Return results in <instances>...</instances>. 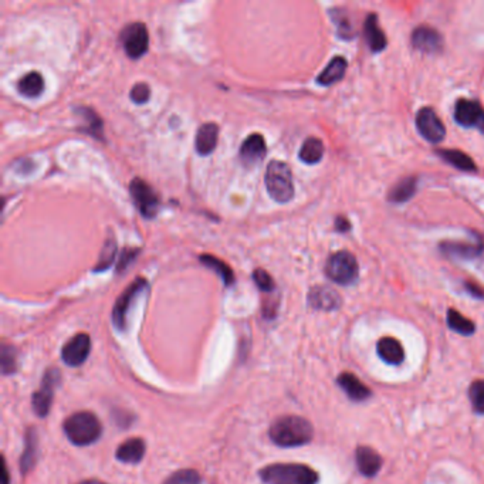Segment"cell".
<instances>
[{
	"label": "cell",
	"instance_id": "f35d334b",
	"mask_svg": "<svg viewBox=\"0 0 484 484\" xmlns=\"http://www.w3.org/2000/svg\"><path fill=\"white\" fill-rule=\"evenodd\" d=\"M138 253H140V248H127V250H124L122 254H121V258H120L117 271L121 273L124 268H127V267L135 260V257L138 256Z\"/></svg>",
	"mask_w": 484,
	"mask_h": 484
},
{
	"label": "cell",
	"instance_id": "4fadbf2b",
	"mask_svg": "<svg viewBox=\"0 0 484 484\" xmlns=\"http://www.w3.org/2000/svg\"><path fill=\"white\" fill-rule=\"evenodd\" d=\"M308 304L315 310L332 311L341 305V297L331 287L317 285L308 293Z\"/></svg>",
	"mask_w": 484,
	"mask_h": 484
},
{
	"label": "cell",
	"instance_id": "6da1fadb",
	"mask_svg": "<svg viewBox=\"0 0 484 484\" xmlns=\"http://www.w3.org/2000/svg\"><path fill=\"white\" fill-rule=\"evenodd\" d=\"M268 435L280 448H297L307 445L312 439L314 429L304 418L283 416L271 425Z\"/></svg>",
	"mask_w": 484,
	"mask_h": 484
},
{
	"label": "cell",
	"instance_id": "cb8c5ba5",
	"mask_svg": "<svg viewBox=\"0 0 484 484\" xmlns=\"http://www.w3.org/2000/svg\"><path fill=\"white\" fill-rule=\"evenodd\" d=\"M322 155H324V145L318 138H314V137L307 138L304 141V144L301 145L300 154H298L300 159L308 165L318 164Z\"/></svg>",
	"mask_w": 484,
	"mask_h": 484
},
{
	"label": "cell",
	"instance_id": "f1b7e54d",
	"mask_svg": "<svg viewBox=\"0 0 484 484\" xmlns=\"http://www.w3.org/2000/svg\"><path fill=\"white\" fill-rule=\"evenodd\" d=\"M448 325L453 331H456V332H459L462 335H472L475 332V330H476L475 322L470 321L469 318H466L463 314H461L456 310H449L448 311Z\"/></svg>",
	"mask_w": 484,
	"mask_h": 484
},
{
	"label": "cell",
	"instance_id": "484cf974",
	"mask_svg": "<svg viewBox=\"0 0 484 484\" xmlns=\"http://www.w3.org/2000/svg\"><path fill=\"white\" fill-rule=\"evenodd\" d=\"M37 458V436L36 431L28 429L26 433V443H24V453L21 456L20 469L21 473L30 472V469L34 466Z\"/></svg>",
	"mask_w": 484,
	"mask_h": 484
},
{
	"label": "cell",
	"instance_id": "30bf717a",
	"mask_svg": "<svg viewBox=\"0 0 484 484\" xmlns=\"http://www.w3.org/2000/svg\"><path fill=\"white\" fill-rule=\"evenodd\" d=\"M416 127L421 135L432 142L438 144L443 141L446 135V130L438 114L432 108H422L416 115Z\"/></svg>",
	"mask_w": 484,
	"mask_h": 484
},
{
	"label": "cell",
	"instance_id": "277c9868",
	"mask_svg": "<svg viewBox=\"0 0 484 484\" xmlns=\"http://www.w3.org/2000/svg\"><path fill=\"white\" fill-rule=\"evenodd\" d=\"M265 188L268 195L278 204H287L294 196L293 174L290 167L281 161H271L265 169Z\"/></svg>",
	"mask_w": 484,
	"mask_h": 484
},
{
	"label": "cell",
	"instance_id": "44dd1931",
	"mask_svg": "<svg viewBox=\"0 0 484 484\" xmlns=\"http://www.w3.org/2000/svg\"><path fill=\"white\" fill-rule=\"evenodd\" d=\"M365 37L369 48L374 53H379L386 47V37L378 26V19L375 14H369L365 21Z\"/></svg>",
	"mask_w": 484,
	"mask_h": 484
},
{
	"label": "cell",
	"instance_id": "8992f818",
	"mask_svg": "<svg viewBox=\"0 0 484 484\" xmlns=\"http://www.w3.org/2000/svg\"><path fill=\"white\" fill-rule=\"evenodd\" d=\"M124 50L130 58H140L148 51L149 36L144 23L134 21L128 24L121 33Z\"/></svg>",
	"mask_w": 484,
	"mask_h": 484
},
{
	"label": "cell",
	"instance_id": "7402d4cb",
	"mask_svg": "<svg viewBox=\"0 0 484 484\" xmlns=\"http://www.w3.org/2000/svg\"><path fill=\"white\" fill-rule=\"evenodd\" d=\"M347 71V60L341 56L334 57L330 64L322 70V73L317 77V83L321 85H331L340 81Z\"/></svg>",
	"mask_w": 484,
	"mask_h": 484
},
{
	"label": "cell",
	"instance_id": "8fae6325",
	"mask_svg": "<svg viewBox=\"0 0 484 484\" xmlns=\"http://www.w3.org/2000/svg\"><path fill=\"white\" fill-rule=\"evenodd\" d=\"M455 120L462 127L479 128L484 134V110L478 101L459 100L455 107Z\"/></svg>",
	"mask_w": 484,
	"mask_h": 484
},
{
	"label": "cell",
	"instance_id": "74e56055",
	"mask_svg": "<svg viewBox=\"0 0 484 484\" xmlns=\"http://www.w3.org/2000/svg\"><path fill=\"white\" fill-rule=\"evenodd\" d=\"M151 97V88L145 83H138L132 87L130 93V98L135 104H145Z\"/></svg>",
	"mask_w": 484,
	"mask_h": 484
},
{
	"label": "cell",
	"instance_id": "ffe728a7",
	"mask_svg": "<svg viewBox=\"0 0 484 484\" xmlns=\"http://www.w3.org/2000/svg\"><path fill=\"white\" fill-rule=\"evenodd\" d=\"M145 455V442L134 438L122 443L117 451V459L124 463H140Z\"/></svg>",
	"mask_w": 484,
	"mask_h": 484
},
{
	"label": "cell",
	"instance_id": "d6986e66",
	"mask_svg": "<svg viewBox=\"0 0 484 484\" xmlns=\"http://www.w3.org/2000/svg\"><path fill=\"white\" fill-rule=\"evenodd\" d=\"M377 349H378V355L386 364L399 365L405 359V351H404L402 344L392 337H384L382 340H379Z\"/></svg>",
	"mask_w": 484,
	"mask_h": 484
},
{
	"label": "cell",
	"instance_id": "9c48e42d",
	"mask_svg": "<svg viewBox=\"0 0 484 484\" xmlns=\"http://www.w3.org/2000/svg\"><path fill=\"white\" fill-rule=\"evenodd\" d=\"M148 283L145 278L138 277L137 280H134L131 283V285L121 294V297L117 300L114 310H112V322L118 330H124L125 324H127V315L131 310V305L134 302V300L137 298V295L147 288Z\"/></svg>",
	"mask_w": 484,
	"mask_h": 484
},
{
	"label": "cell",
	"instance_id": "836d02e7",
	"mask_svg": "<svg viewBox=\"0 0 484 484\" xmlns=\"http://www.w3.org/2000/svg\"><path fill=\"white\" fill-rule=\"evenodd\" d=\"M165 484H202L201 476L195 470H179L174 473Z\"/></svg>",
	"mask_w": 484,
	"mask_h": 484
},
{
	"label": "cell",
	"instance_id": "d4e9b609",
	"mask_svg": "<svg viewBox=\"0 0 484 484\" xmlns=\"http://www.w3.org/2000/svg\"><path fill=\"white\" fill-rule=\"evenodd\" d=\"M199 260H201V263H202L204 265H206V267H209L211 270L216 271V273L221 275V278L223 280V283H225L226 285H232V284L235 283L233 270H232L225 261H222L221 258H218V257H215V256H211V254H202V256L199 257Z\"/></svg>",
	"mask_w": 484,
	"mask_h": 484
},
{
	"label": "cell",
	"instance_id": "b9f144b4",
	"mask_svg": "<svg viewBox=\"0 0 484 484\" xmlns=\"http://www.w3.org/2000/svg\"><path fill=\"white\" fill-rule=\"evenodd\" d=\"M7 482H9L7 480V469H6V466H3V484H9Z\"/></svg>",
	"mask_w": 484,
	"mask_h": 484
},
{
	"label": "cell",
	"instance_id": "9a60e30c",
	"mask_svg": "<svg viewBox=\"0 0 484 484\" xmlns=\"http://www.w3.org/2000/svg\"><path fill=\"white\" fill-rule=\"evenodd\" d=\"M412 43L424 53H438L443 46V38L435 28L421 26L414 31Z\"/></svg>",
	"mask_w": 484,
	"mask_h": 484
},
{
	"label": "cell",
	"instance_id": "e0dca14e",
	"mask_svg": "<svg viewBox=\"0 0 484 484\" xmlns=\"http://www.w3.org/2000/svg\"><path fill=\"white\" fill-rule=\"evenodd\" d=\"M355 461L361 475L367 478L375 476L382 466V458L372 448L368 446H361L357 449Z\"/></svg>",
	"mask_w": 484,
	"mask_h": 484
},
{
	"label": "cell",
	"instance_id": "ab89813d",
	"mask_svg": "<svg viewBox=\"0 0 484 484\" xmlns=\"http://www.w3.org/2000/svg\"><path fill=\"white\" fill-rule=\"evenodd\" d=\"M349 228H351V225H349L348 219H345V218H342V216H338V218H337V221H335V229H337L338 232H348Z\"/></svg>",
	"mask_w": 484,
	"mask_h": 484
},
{
	"label": "cell",
	"instance_id": "5bb4252c",
	"mask_svg": "<svg viewBox=\"0 0 484 484\" xmlns=\"http://www.w3.org/2000/svg\"><path fill=\"white\" fill-rule=\"evenodd\" d=\"M265 152H267V145H265L263 135L251 134L244 140L239 157L246 167H253L257 162L263 161V158L265 157Z\"/></svg>",
	"mask_w": 484,
	"mask_h": 484
},
{
	"label": "cell",
	"instance_id": "e575fe53",
	"mask_svg": "<svg viewBox=\"0 0 484 484\" xmlns=\"http://www.w3.org/2000/svg\"><path fill=\"white\" fill-rule=\"evenodd\" d=\"M331 16L334 19V24L338 28V36L342 38H351L352 37V27L347 19V16L344 13H341L340 10H332Z\"/></svg>",
	"mask_w": 484,
	"mask_h": 484
},
{
	"label": "cell",
	"instance_id": "1f68e13d",
	"mask_svg": "<svg viewBox=\"0 0 484 484\" xmlns=\"http://www.w3.org/2000/svg\"><path fill=\"white\" fill-rule=\"evenodd\" d=\"M443 251L456 254L461 257H475L482 251V244H465V243H446L442 244Z\"/></svg>",
	"mask_w": 484,
	"mask_h": 484
},
{
	"label": "cell",
	"instance_id": "4dcf8cb0",
	"mask_svg": "<svg viewBox=\"0 0 484 484\" xmlns=\"http://www.w3.org/2000/svg\"><path fill=\"white\" fill-rule=\"evenodd\" d=\"M78 112L84 117L85 120V128L87 132L91 134L95 138H102L104 137V127H102V121L100 120V117L90 108H78Z\"/></svg>",
	"mask_w": 484,
	"mask_h": 484
},
{
	"label": "cell",
	"instance_id": "2e32d148",
	"mask_svg": "<svg viewBox=\"0 0 484 484\" xmlns=\"http://www.w3.org/2000/svg\"><path fill=\"white\" fill-rule=\"evenodd\" d=\"M219 141V125L215 122L204 124L196 134L195 148L201 155H209L215 151Z\"/></svg>",
	"mask_w": 484,
	"mask_h": 484
},
{
	"label": "cell",
	"instance_id": "d590c367",
	"mask_svg": "<svg viewBox=\"0 0 484 484\" xmlns=\"http://www.w3.org/2000/svg\"><path fill=\"white\" fill-rule=\"evenodd\" d=\"M253 280H254L256 285H257L261 291H264V293H270V291H273L274 287H275V285H274L273 277H271L265 270H263V268L254 270V273H253Z\"/></svg>",
	"mask_w": 484,
	"mask_h": 484
},
{
	"label": "cell",
	"instance_id": "83f0119b",
	"mask_svg": "<svg viewBox=\"0 0 484 484\" xmlns=\"http://www.w3.org/2000/svg\"><path fill=\"white\" fill-rule=\"evenodd\" d=\"M416 178H405L402 179L392 191L389 195V201L394 204H404L409 201L415 192H416Z\"/></svg>",
	"mask_w": 484,
	"mask_h": 484
},
{
	"label": "cell",
	"instance_id": "52a82bcc",
	"mask_svg": "<svg viewBox=\"0 0 484 484\" xmlns=\"http://www.w3.org/2000/svg\"><path fill=\"white\" fill-rule=\"evenodd\" d=\"M130 192L144 218L151 219L157 215L159 208V198L145 181H142L141 178L132 179L130 185Z\"/></svg>",
	"mask_w": 484,
	"mask_h": 484
},
{
	"label": "cell",
	"instance_id": "d6a6232c",
	"mask_svg": "<svg viewBox=\"0 0 484 484\" xmlns=\"http://www.w3.org/2000/svg\"><path fill=\"white\" fill-rule=\"evenodd\" d=\"M469 398L473 405V409L478 414L484 415V379L475 381L469 388Z\"/></svg>",
	"mask_w": 484,
	"mask_h": 484
},
{
	"label": "cell",
	"instance_id": "7bdbcfd3",
	"mask_svg": "<svg viewBox=\"0 0 484 484\" xmlns=\"http://www.w3.org/2000/svg\"><path fill=\"white\" fill-rule=\"evenodd\" d=\"M80 484H105V483H102V482H98V480H85V482H83V483Z\"/></svg>",
	"mask_w": 484,
	"mask_h": 484
},
{
	"label": "cell",
	"instance_id": "8d00e7d4",
	"mask_svg": "<svg viewBox=\"0 0 484 484\" xmlns=\"http://www.w3.org/2000/svg\"><path fill=\"white\" fill-rule=\"evenodd\" d=\"M1 369L3 374H11L16 369V354L9 345L1 347Z\"/></svg>",
	"mask_w": 484,
	"mask_h": 484
},
{
	"label": "cell",
	"instance_id": "ac0fdd59",
	"mask_svg": "<svg viewBox=\"0 0 484 484\" xmlns=\"http://www.w3.org/2000/svg\"><path fill=\"white\" fill-rule=\"evenodd\" d=\"M337 382L347 396L355 402H362L371 396V391L354 374L344 372L338 377Z\"/></svg>",
	"mask_w": 484,
	"mask_h": 484
},
{
	"label": "cell",
	"instance_id": "f546056e",
	"mask_svg": "<svg viewBox=\"0 0 484 484\" xmlns=\"http://www.w3.org/2000/svg\"><path fill=\"white\" fill-rule=\"evenodd\" d=\"M115 254H117V241H115L114 236H110V238H107V241L101 248V253H100L98 261L94 267V271H104V270L110 268L114 263Z\"/></svg>",
	"mask_w": 484,
	"mask_h": 484
},
{
	"label": "cell",
	"instance_id": "7c38bea8",
	"mask_svg": "<svg viewBox=\"0 0 484 484\" xmlns=\"http://www.w3.org/2000/svg\"><path fill=\"white\" fill-rule=\"evenodd\" d=\"M91 351V340L87 334H77L73 337L61 351L63 361L70 367L81 365Z\"/></svg>",
	"mask_w": 484,
	"mask_h": 484
},
{
	"label": "cell",
	"instance_id": "603a6c76",
	"mask_svg": "<svg viewBox=\"0 0 484 484\" xmlns=\"http://www.w3.org/2000/svg\"><path fill=\"white\" fill-rule=\"evenodd\" d=\"M17 88L24 97H28V98L38 97L44 90L43 75L37 71H30L19 80Z\"/></svg>",
	"mask_w": 484,
	"mask_h": 484
},
{
	"label": "cell",
	"instance_id": "ba28073f",
	"mask_svg": "<svg viewBox=\"0 0 484 484\" xmlns=\"http://www.w3.org/2000/svg\"><path fill=\"white\" fill-rule=\"evenodd\" d=\"M58 381H60V372L57 369L51 368L44 374L41 386L38 388L37 392L33 394V398H31L33 411L37 414V416L44 418L50 412L53 396H54V389L58 385Z\"/></svg>",
	"mask_w": 484,
	"mask_h": 484
},
{
	"label": "cell",
	"instance_id": "5b68a950",
	"mask_svg": "<svg viewBox=\"0 0 484 484\" xmlns=\"http://www.w3.org/2000/svg\"><path fill=\"white\" fill-rule=\"evenodd\" d=\"M327 277L341 285L351 284L358 277V263L349 251H338L332 254L325 265Z\"/></svg>",
	"mask_w": 484,
	"mask_h": 484
},
{
	"label": "cell",
	"instance_id": "7a4b0ae2",
	"mask_svg": "<svg viewBox=\"0 0 484 484\" xmlns=\"http://www.w3.org/2000/svg\"><path fill=\"white\" fill-rule=\"evenodd\" d=\"M260 479L265 484H317L318 475L305 465L277 463L260 470Z\"/></svg>",
	"mask_w": 484,
	"mask_h": 484
},
{
	"label": "cell",
	"instance_id": "60d3db41",
	"mask_svg": "<svg viewBox=\"0 0 484 484\" xmlns=\"http://www.w3.org/2000/svg\"><path fill=\"white\" fill-rule=\"evenodd\" d=\"M468 288H469V291L472 293V294H475V295H478V297H483V291L480 290V288H478L476 285H473V284H468Z\"/></svg>",
	"mask_w": 484,
	"mask_h": 484
},
{
	"label": "cell",
	"instance_id": "4316f807",
	"mask_svg": "<svg viewBox=\"0 0 484 484\" xmlns=\"http://www.w3.org/2000/svg\"><path fill=\"white\" fill-rule=\"evenodd\" d=\"M438 154L442 157V159L445 162L451 164L452 167H455L458 169L468 171V172L476 169V165H475L473 159L470 157H468L462 151H458V149H445V151H439Z\"/></svg>",
	"mask_w": 484,
	"mask_h": 484
},
{
	"label": "cell",
	"instance_id": "3957f363",
	"mask_svg": "<svg viewBox=\"0 0 484 484\" xmlns=\"http://www.w3.org/2000/svg\"><path fill=\"white\" fill-rule=\"evenodd\" d=\"M101 424L94 414H74L64 422V433L68 441L77 446H87L101 436Z\"/></svg>",
	"mask_w": 484,
	"mask_h": 484
}]
</instances>
